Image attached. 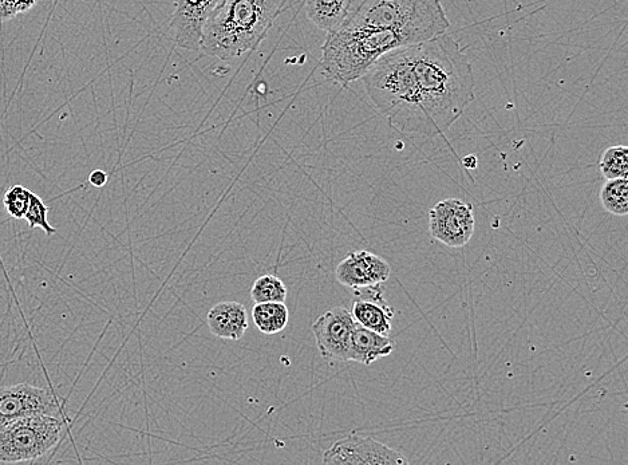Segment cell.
Returning a JSON list of instances; mask_svg holds the SVG:
<instances>
[{"label": "cell", "instance_id": "3957f363", "mask_svg": "<svg viewBox=\"0 0 628 465\" xmlns=\"http://www.w3.org/2000/svg\"><path fill=\"white\" fill-rule=\"evenodd\" d=\"M343 23L394 31L410 45L445 34L450 27L441 0H353Z\"/></svg>", "mask_w": 628, "mask_h": 465}, {"label": "cell", "instance_id": "52a82bcc", "mask_svg": "<svg viewBox=\"0 0 628 465\" xmlns=\"http://www.w3.org/2000/svg\"><path fill=\"white\" fill-rule=\"evenodd\" d=\"M475 224L472 206L456 197L437 203L429 215L430 235L452 248H461L470 242Z\"/></svg>", "mask_w": 628, "mask_h": 465}, {"label": "cell", "instance_id": "7402d4cb", "mask_svg": "<svg viewBox=\"0 0 628 465\" xmlns=\"http://www.w3.org/2000/svg\"><path fill=\"white\" fill-rule=\"evenodd\" d=\"M11 7H13L14 14H25L27 11L34 9L37 6L38 0H10Z\"/></svg>", "mask_w": 628, "mask_h": 465}, {"label": "cell", "instance_id": "7a4b0ae2", "mask_svg": "<svg viewBox=\"0 0 628 465\" xmlns=\"http://www.w3.org/2000/svg\"><path fill=\"white\" fill-rule=\"evenodd\" d=\"M282 0H220L204 23L200 50L232 62L251 53L274 25Z\"/></svg>", "mask_w": 628, "mask_h": 465}, {"label": "cell", "instance_id": "ba28073f", "mask_svg": "<svg viewBox=\"0 0 628 465\" xmlns=\"http://www.w3.org/2000/svg\"><path fill=\"white\" fill-rule=\"evenodd\" d=\"M59 412L57 397L49 389L30 384L0 388V428L11 421L34 415H53Z\"/></svg>", "mask_w": 628, "mask_h": 465}, {"label": "cell", "instance_id": "8fae6325", "mask_svg": "<svg viewBox=\"0 0 628 465\" xmlns=\"http://www.w3.org/2000/svg\"><path fill=\"white\" fill-rule=\"evenodd\" d=\"M390 274L389 263L370 251L351 252L335 270L337 281L354 291L383 285L390 278Z\"/></svg>", "mask_w": 628, "mask_h": 465}, {"label": "cell", "instance_id": "7c38bea8", "mask_svg": "<svg viewBox=\"0 0 628 465\" xmlns=\"http://www.w3.org/2000/svg\"><path fill=\"white\" fill-rule=\"evenodd\" d=\"M382 285L365 287V289L355 291L359 298L353 303V318L359 325L375 333L389 336L391 331V321L394 318V310L389 303L383 299Z\"/></svg>", "mask_w": 628, "mask_h": 465}, {"label": "cell", "instance_id": "d6986e66", "mask_svg": "<svg viewBox=\"0 0 628 465\" xmlns=\"http://www.w3.org/2000/svg\"><path fill=\"white\" fill-rule=\"evenodd\" d=\"M600 172L606 180L627 177L628 148L626 145H615L603 152L599 163Z\"/></svg>", "mask_w": 628, "mask_h": 465}, {"label": "cell", "instance_id": "9a60e30c", "mask_svg": "<svg viewBox=\"0 0 628 465\" xmlns=\"http://www.w3.org/2000/svg\"><path fill=\"white\" fill-rule=\"evenodd\" d=\"M351 3L353 0H306L304 10L310 22L329 34L345 22Z\"/></svg>", "mask_w": 628, "mask_h": 465}, {"label": "cell", "instance_id": "6da1fadb", "mask_svg": "<svg viewBox=\"0 0 628 465\" xmlns=\"http://www.w3.org/2000/svg\"><path fill=\"white\" fill-rule=\"evenodd\" d=\"M362 80L378 112L410 135H444L475 101L472 65L446 33L390 51Z\"/></svg>", "mask_w": 628, "mask_h": 465}, {"label": "cell", "instance_id": "e0dca14e", "mask_svg": "<svg viewBox=\"0 0 628 465\" xmlns=\"http://www.w3.org/2000/svg\"><path fill=\"white\" fill-rule=\"evenodd\" d=\"M600 203L604 210L615 216L628 214V180L627 177L607 180L600 191Z\"/></svg>", "mask_w": 628, "mask_h": 465}, {"label": "cell", "instance_id": "ac0fdd59", "mask_svg": "<svg viewBox=\"0 0 628 465\" xmlns=\"http://www.w3.org/2000/svg\"><path fill=\"white\" fill-rule=\"evenodd\" d=\"M251 299L255 303L286 302L287 289L282 279L267 274L259 277L251 287Z\"/></svg>", "mask_w": 628, "mask_h": 465}, {"label": "cell", "instance_id": "5bb4252c", "mask_svg": "<svg viewBox=\"0 0 628 465\" xmlns=\"http://www.w3.org/2000/svg\"><path fill=\"white\" fill-rule=\"evenodd\" d=\"M396 349V342L389 336L375 333L365 326L355 323L350 338L349 361L362 365H371L373 362L390 356Z\"/></svg>", "mask_w": 628, "mask_h": 465}, {"label": "cell", "instance_id": "8992f818", "mask_svg": "<svg viewBox=\"0 0 628 465\" xmlns=\"http://www.w3.org/2000/svg\"><path fill=\"white\" fill-rule=\"evenodd\" d=\"M323 464L339 465H406L404 453L379 443L373 437L351 433L345 439L335 441L325 453Z\"/></svg>", "mask_w": 628, "mask_h": 465}, {"label": "cell", "instance_id": "277c9868", "mask_svg": "<svg viewBox=\"0 0 628 465\" xmlns=\"http://www.w3.org/2000/svg\"><path fill=\"white\" fill-rule=\"evenodd\" d=\"M409 45L408 39L394 31L342 23L327 34L322 49L323 74L339 85H349L365 76L383 55Z\"/></svg>", "mask_w": 628, "mask_h": 465}, {"label": "cell", "instance_id": "ffe728a7", "mask_svg": "<svg viewBox=\"0 0 628 465\" xmlns=\"http://www.w3.org/2000/svg\"><path fill=\"white\" fill-rule=\"evenodd\" d=\"M31 195L33 192L23 185H14V187L7 189L5 196H3V206H5L7 214L17 220L25 218L26 212L29 210Z\"/></svg>", "mask_w": 628, "mask_h": 465}, {"label": "cell", "instance_id": "30bf717a", "mask_svg": "<svg viewBox=\"0 0 628 465\" xmlns=\"http://www.w3.org/2000/svg\"><path fill=\"white\" fill-rule=\"evenodd\" d=\"M220 0H175L168 29L172 41L181 49L199 51L204 23Z\"/></svg>", "mask_w": 628, "mask_h": 465}, {"label": "cell", "instance_id": "9c48e42d", "mask_svg": "<svg viewBox=\"0 0 628 465\" xmlns=\"http://www.w3.org/2000/svg\"><path fill=\"white\" fill-rule=\"evenodd\" d=\"M345 307H333L312 323V333L321 356L327 361L349 362L350 338L355 326Z\"/></svg>", "mask_w": 628, "mask_h": 465}, {"label": "cell", "instance_id": "603a6c76", "mask_svg": "<svg viewBox=\"0 0 628 465\" xmlns=\"http://www.w3.org/2000/svg\"><path fill=\"white\" fill-rule=\"evenodd\" d=\"M15 17H17V15L14 14L10 0H0V23L11 21V19Z\"/></svg>", "mask_w": 628, "mask_h": 465}, {"label": "cell", "instance_id": "2e32d148", "mask_svg": "<svg viewBox=\"0 0 628 465\" xmlns=\"http://www.w3.org/2000/svg\"><path fill=\"white\" fill-rule=\"evenodd\" d=\"M252 319L260 333L275 336L286 329L290 321V311L284 302L255 303Z\"/></svg>", "mask_w": 628, "mask_h": 465}, {"label": "cell", "instance_id": "4fadbf2b", "mask_svg": "<svg viewBox=\"0 0 628 465\" xmlns=\"http://www.w3.org/2000/svg\"><path fill=\"white\" fill-rule=\"evenodd\" d=\"M207 325L220 340L240 341L248 329L246 307L239 302L216 303L207 314Z\"/></svg>", "mask_w": 628, "mask_h": 465}, {"label": "cell", "instance_id": "44dd1931", "mask_svg": "<svg viewBox=\"0 0 628 465\" xmlns=\"http://www.w3.org/2000/svg\"><path fill=\"white\" fill-rule=\"evenodd\" d=\"M47 212H49V208H47L45 202L39 197L35 195H31V202L29 206V210H27L25 219L27 224L31 230L34 228H41L46 235H54L57 230L53 226H50L49 220H47Z\"/></svg>", "mask_w": 628, "mask_h": 465}, {"label": "cell", "instance_id": "cb8c5ba5", "mask_svg": "<svg viewBox=\"0 0 628 465\" xmlns=\"http://www.w3.org/2000/svg\"><path fill=\"white\" fill-rule=\"evenodd\" d=\"M108 173L101 171V169H97V171H93L90 173L89 181L93 187L102 188L106 183H108Z\"/></svg>", "mask_w": 628, "mask_h": 465}, {"label": "cell", "instance_id": "5b68a950", "mask_svg": "<svg viewBox=\"0 0 628 465\" xmlns=\"http://www.w3.org/2000/svg\"><path fill=\"white\" fill-rule=\"evenodd\" d=\"M65 424L57 416L34 415L0 428V463L34 461L47 455L62 439Z\"/></svg>", "mask_w": 628, "mask_h": 465}]
</instances>
